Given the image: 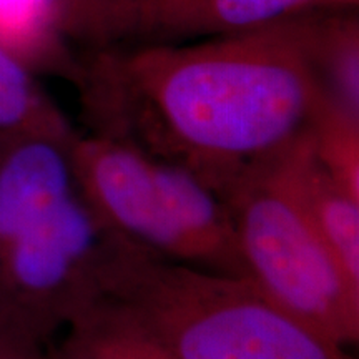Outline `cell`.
<instances>
[{
    "instance_id": "6da1fadb",
    "label": "cell",
    "mask_w": 359,
    "mask_h": 359,
    "mask_svg": "<svg viewBox=\"0 0 359 359\" xmlns=\"http://www.w3.org/2000/svg\"><path fill=\"white\" fill-rule=\"evenodd\" d=\"M320 13L195 42L74 50L67 80L87 133L178 165L223 196L333 105L313 62Z\"/></svg>"
},
{
    "instance_id": "7a4b0ae2",
    "label": "cell",
    "mask_w": 359,
    "mask_h": 359,
    "mask_svg": "<svg viewBox=\"0 0 359 359\" xmlns=\"http://www.w3.org/2000/svg\"><path fill=\"white\" fill-rule=\"evenodd\" d=\"M105 298L173 359H354L250 280L148 258L122 245Z\"/></svg>"
},
{
    "instance_id": "3957f363",
    "label": "cell",
    "mask_w": 359,
    "mask_h": 359,
    "mask_svg": "<svg viewBox=\"0 0 359 359\" xmlns=\"http://www.w3.org/2000/svg\"><path fill=\"white\" fill-rule=\"evenodd\" d=\"M74 167L83 198L120 245L160 262L245 278L226 201L188 170L80 132Z\"/></svg>"
},
{
    "instance_id": "277c9868",
    "label": "cell",
    "mask_w": 359,
    "mask_h": 359,
    "mask_svg": "<svg viewBox=\"0 0 359 359\" xmlns=\"http://www.w3.org/2000/svg\"><path fill=\"white\" fill-rule=\"evenodd\" d=\"M308 137L245 173L222 198L246 280L330 339L353 348L359 341V290L327 250L299 188L298 156Z\"/></svg>"
},
{
    "instance_id": "5b68a950",
    "label": "cell",
    "mask_w": 359,
    "mask_h": 359,
    "mask_svg": "<svg viewBox=\"0 0 359 359\" xmlns=\"http://www.w3.org/2000/svg\"><path fill=\"white\" fill-rule=\"evenodd\" d=\"M118 248L77 187L0 259V330L47 346L105 298Z\"/></svg>"
},
{
    "instance_id": "8992f818",
    "label": "cell",
    "mask_w": 359,
    "mask_h": 359,
    "mask_svg": "<svg viewBox=\"0 0 359 359\" xmlns=\"http://www.w3.org/2000/svg\"><path fill=\"white\" fill-rule=\"evenodd\" d=\"M359 0H60L58 30L72 50L183 43L266 29Z\"/></svg>"
},
{
    "instance_id": "52a82bcc",
    "label": "cell",
    "mask_w": 359,
    "mask_h": 359,
    "mask_svg": "<svg viewBox=\"0 0 359 359\" xmlns=\"http://www.w3.org/2000/svg\"><path fill=\"white\" fill-rule=\"evenodd\" d=\"M69 120L0 130V259L77 190Z\"/></svg>"
},
{
    "instance_id": "ba28073f",
    "label": "cell",
    "mask_w": 359,
    "mask_h": 359,
    "mask_svg": "<svg viewBox=\"0 0 359 359\" xmlns=\"http://www.w3.org/2000/svg\"><path fill=\"white\" fill-rule=\"evenodd\" d=\"M45 346L47 359H173L128 311L109 298L80 313Z\"/></svg>"
},
{
    "instance_id": "9c48e42d",
    "label": "cell",
    "mask_w": 359,
    "mask_h": 359,
    "mask_svg": "<svg viewBox=\"0 0 359 359\" xmlns=\"http://www.w3.org/2000/svg\"><path fill=\"white\" fill-rule=\"evenodd\" d=\"M298 180L314 226L341 271L359 290V198L318 163L311 135L299 150Z\"/></svg>"
},
{
    "instance_id": "30bf717a",
    "label": "cell",
    "mask_w": 359,
    "mask_h": 359,
    "mask_svg": "<svg viewBox=\"0 0 359 359\" xmlns=\"http://www.w3.org/2000/svg\"><path fill=\"white\" fill-rule=\"evenodd\" d=\"M60 0H0V45L35 74L69 79L74 50L58 30Z\"/></svg>"
},
{
    "instance_id": "8fae6325",
    "label": "cell",
    "mask_w": 359,
    "mask_h": 359,
    "mask_svg": "<svg viewBox=\"0 0 359 359\" xmlns=\"http://www.w3.org/2000/svg\"><path fill=\"white\" fill-rule=\"evenodd\" d=\"M313 62L321 87L334 109L359 122L358 8L318 15Z\"/></svg>"
},
{
    "instance_id": "7c38bea8",
    "label": "cell",
    "mask_w": 359,
    "mask_h": 359,
    "mask_svg": "<svg viewBox=\"0 0 359 359\" xmlns=\"http://www.w3.org/2000/svg\"><path fill=\"white\" fill-rule=\"evenodd\" d=\"M37 74L0 45V130L67 122Z\"/></svg>"
},
{
    "instance_id": "4fadbf2b",
    "label": "cell",
    "mask_w": 359,
    "mask_h": 359,
    "mask_svg": "<svg viewBox=\"0 0 359 359\" xmlns=\"http://www.w3.org/2000/svg\"><path fill=\"white\" fill-rule=\"evenodd\" d=\"M318 163L359 198V122L330 105L311 132Z\"/></svg>"
},
{
    "instance_id": "5bb4252c",
    "label": "cell",
    "mask_w": 359,
    "mask_h": 359,
    "mask_svg": "<svg viewBox=\"0 0 359 359\" xmlns=\"http://www.w3.org/2000/svg\"><path fill=\"white\" fill-rule=\"evenodd\" d=\"M0 359H47L45 346L0 330Z\"/></svg>"
}]
</instances>
